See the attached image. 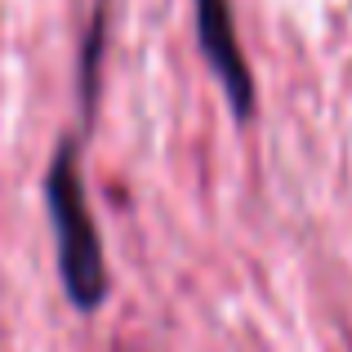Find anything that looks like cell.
<instances>
[{
	"label": "cell",
	"mask_w": 352,
	"mask_h": 352,
	"mask_svg": "<svg viewBox=\"0 0 352 352\" xmlns=\"http://www.w3.org/2000/svg\"><path fill=\"white\" fill-rule=\"evenodd\" d=\"M45 201H50V219L58 232V267L63 285H67L72 303L80 312H94L107 294V263L103 245H98L94 219L85 206V188L76 174V147L63 143V152L54 156V170L45 179Z\"/></svg>",
	"instance_id": "1"
},
{
	"label": "cell",
	"mask_w": 352,
	"mask_h": 352,
	"mask_svg": "<svg viewBox=\"0 0 352 352\" xmlns=\"http://www.w3.org/2000/svg\"><path fill=\"white\" fill-rule=\"evenodd\" d=\"M197 32H201V50H206L214 76L223 80V94L232 103V112L245 120L254 112V76H250L245 58H241L228 0H197Z\"/></svg>",
	"instance_id": "2"
}]
</instances>
